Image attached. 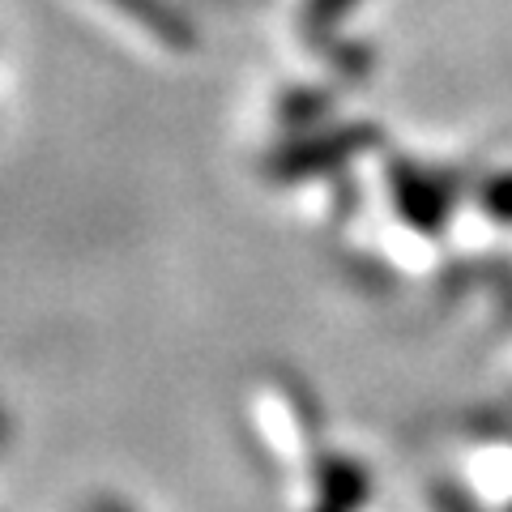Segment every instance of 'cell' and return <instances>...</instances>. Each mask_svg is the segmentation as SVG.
Listing matches in <instances>:
<instances>
[{"mask_svg": "<svg viewBox=\"0 0 512 512\" xmlns=\"http://www.w3.org/2000/svg\"><path fill=\"white\" fill-rule=\"evenodd\" d=\"M94 512H124V508H116V504H99V508H94Z\"/></svg>", "mask_w": 512, "mask_h": 512, "instance_id": "obj_1", "label": "cell"}, {"mask_svg": "<svg viewBox=\"0 0 512 512\" xmlns=\"http://www.w3.org/2000/svg\"><path fill=\"white\" fill-rule=\"evenodd\" d=\"M0 436H5V423H0Z\"/></svg>", "mask_w": 512, "mask_h": 512, "instance_id": "obj_2", "label": "cell"}]
</instances>
